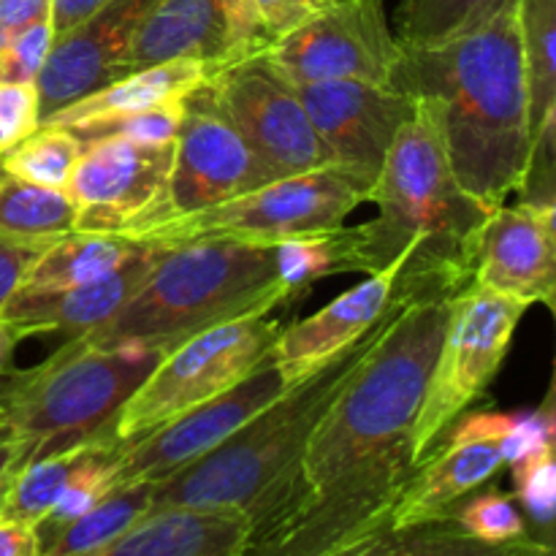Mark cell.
<instances>
[{"instance_id":"ee69618b","label":"cell","mask_w":556,"mask_h":556,"mask_svg":"<svg viewBox=\"0 0 556 556\" xmlns=\"http://www.w3.org/2000/svg\"><path fill=\"white\" fill-rule=\"evenodd\" d=\"M0 556H38L36 527L0 519Z\"/></svg>"},{"instance_id":"f6af8a7d","label":"cell","mask_w":556,"mask_h":556,"mask_svg":"<svg viewBox=\"0 0 556 556\" xmlns=\"http://www.w3.org/2000/svg\"><path fill=\"white\" fill-rule=\"evenodd\" d=\"M22 340H25V331L0 318V378L14 369V351Z\"/></svg>"},{"instance_id":"e575fe53","label":"cell","mask_w":556,"mask_h":556,"mask_svg":"<svg viewBox=\"0 0 556 556\" xmlns=\"http://www.w3.org/2000/svg\"><path fill=\"white\" fill-rule=\"evenodd\" d=\"M41 128L36 81H0V155Z\"/></svg>"},{"instance_id":"bcb514c9","label":"cell","mask_w":556,"mask_h":556,"mask_svg":"<svg viewBox=\"0 0 556 556\" xmlns=\"http://www.w3.org/2000/svg\"><path fill=\"white\" fill-rule=\"evenodd\" d=\"M3 174H5V172H3V168H0V177H3Z\"/></svg>"},{"instance_id":"ba28073f","label":"cell","mask_w":556,"mask_h":556,"mask_svg":"<svg viewBox=\"0 0 556 556\" xmlns=\"http://www.w3.org/2000/svg\"><path fill=\"white\" fill-rule=\"evenodd\" d=\"M280 329L282 326L266 315H250L172 348L119 407L112 424L114 445L125 451L163 424L242 383L271 356Z\"/></svg>"},{"instance_id":"f1b7e54d","label":"cell","mask_w":556,"mask_h":556,"mask_svg":"<svg viewBox=\"0 0 556 556\" xmlns=\"http://www.w3.org/2000/svg\"><path fill=\"white\" fill-rule=\"evenodd\" d=\"M519 0H402L396 11V41L402 47L445 41L483 27Z\"/></svg>"},{"instance_id":"7a4b0ae2","label":"cell","mask_w":556,"mask_h":556,"mask_svg":"<svg viewBox=\"0 0 556 556\" xmlns=\"http://www.w3.org/2000/svg\"><path fill=\"white\" fill-rule=\"evenodd\" d=\"M413 101L416 109L394 136L375 182L378 215L340 226L331 237L340 271L375 275L407 255L396 286L400 299H451L472 282L483 226L494 210L456 179L432 101Z\"/></svg>"},{"instance_id":"3957f363","label":"cell","mask_w":556,"mask_h":556,"mask_svg":"<svg viewBox=\"0 0 556 556\" xmlns=\"http://www.w3.org/2000/svg\"><path fill=\"white\" fill-rule=\"evenodd\" d=\"M391 87L432 101L451 166L472 199L497 210L519 193L532 152L519 3L462 36L402 47Z\"/></svg>"},{"instance_id":"83f0119b","label":"cell","mask_w":556,"mask_h":556,"mask_svg":"<svg viewBox=\"0 0 556 556\" xmlns=\"http://www.w3.org/2000/svg\"><path fill=\"white\" fill-rule=\"evenodd\" d=\"M76 231V206L65 190L0 177V233L16 242L52 248Z\"/></svg>"},{"instance_id":"d6986e66","label":"cell","mask_w":556,"mask_h":556,"mask_svg":"<svg viewBox=\"0 0 556 556\" xmlns=\"http://www.w3.org/2000/svg\"><path fill=\"white\" fill-rule=\"evenodd\" d=\"M161 255L163 248L141 244L139 253L101 280L60 291H14V296L0 307V318L25 331V337L52 331L65 337L87 334L106 324L144 286Z\"/></svg>"},{"instance_id":"e0dca14e","label":"cell","mask_w":556,"mask_h":556,"mask_svg":"<svg viewBox=\"0 0 556 556\" xmlns=\"http://www.w3.org/2000/svg\"><path fill=\"white\" fill-rule=\"evenodd\" d=\"M407 264V255L396 258L386 269L367 275V280L340 293L334 302L320 307L309 318L286 326L271 345V362L280 369L288 386L302 383L324 364L345 353L358 340L369 334L391 309L407 304L400 299V271Z\"/></svg>"},{"instance_id":"52a82bcc","label":"cell","mask_w":556,"mask_h":556,"mask_svg":"<svg viewBox=\"0 0 556 556\" xmlns=\"http://www.w3.org/2000/svg\"><path fill=\"white\" fill-rule=\"evenodd\" d=\"M372 193L375 182L331 163L315 172L271 179L206 210L157 220L130 239L163 250L204 239L248 244L299 242L337 231L358 204L372 201Z\"/></svg>"},{"instance_id":"d4e9b609","label":"cell","mask_w":556,"mask_h":556,"mask_svg":"<svg viewBox=\"0 0 556 556\" xmlns=\"http://www.w3.org/2000/svg\"><path fill=\"white\" fill-rule=\"evenodd\" d=\"M532 150L556 144V0H519Z\"/></svg>"},{"instance_id":"277c9868","label":"cell","mask_w":556,"mask_h":556,"mask_svg":"<svg viewBox=\"0 0 556 556\" xmlns=\"http://www.w3.org/2000/svg\"><path fill=\"white\" fill-rule=\"evenodd\" d=\"M288 307L277 244L204 239L163 250L144 286L103 326L79 334L92 348L172 351L190 337Z\"/></svg>"},{"instance_id":"d590c367","label":"cell","mask_w":556,"mask_h":556,"mask_svg":"<svg viewBox=\"0 0 556 556\" xmlns=\"http://www.w3.org/2000/svg\"><path fill=\"white\" fill-rule=\"evenodd\" d=\"M217 3H220L223 16H226L228 30V58L220 68L239 63V60L255 58V54L269 49L271 38L266 36L255 0H217Z\"/></svg>"},{"instance_id":"4316f807","label":"cell","mask_w":556,"mask_h":556,"mask_svg":"<svg viewBox=\"0 0 556 556\" xmlns=\"http://www.w3.org/2000/svg\"><path fill=\"white\" fill-rule=\"evenodd\" d=\"M155 481L128 483L103 494L87 514L38 543V556H98L150 514Z\"/></svg>"},{"instance_id":"8d00e7d4","label":"cell","mask_w":556,"mask_h":556,"mask_svg":"<svg viewBox=\"0 0 556 556\" xmlns=\"http://www.w3.org/2000/svg\"><path fill=\"white\" fill-rule=\"evenodd\" d=\"M185 112H188V98L157 103V106L119 119L103 134H119L125 139L141 141V144H174L179 128H182Z\"/></svg>"},{"instance_id":"60d3db41","label":"cell","mask_w":556,"mask_h":556,"mask_svg":"<svg viewBox=\"0 0 556 556\" xmlns=\"http://www.w3.org/2000/svg\"><path fill=\"white\" fill-rule=\"evenodd\" d=\"M43 16H49V0H0V52Z\"/></svg>"},{"instance_id":"1f68e13d","label":"cell","mask_w":556,"mask_h":556,"mask_svg":"<svg viewBox=\"0 0 556 556\" xmlns=\"http://www.w3.org/2000/svg\"><path fill=\"white\" fill-rule=\"evenodd\" d=\"M514 467L516 494L514 500L530 521L535 525V541L552 543L554 514H556V467H554V445L538 448L519 459Z\"/></svg>"},{"instance_id":"44dd1931","label":"cell","mask_w":556,"mask_h":556,"mask_svg":"<svg viewBox=\"0 0 556 556\" xmlns=\"http://www.w3.org/2000/svg\"><path fill=\"white\" fill-rule=\"evenodd\" d=\"M204 81V63H199V60H168V63L119 76V79L76 98L68 106L43 117L41 125H58V128L81 136V139H92V136H101L103 130H109L114 123L130 117V114H139L144 109L157 106V103L188 98Z\"/></svg>"},{"instance_id":"30bf717a","label":"cell","mask_w":556,"mask_h":556,"mask_svg":"<svg viewBox=\"0 0 556 556\" xmlns=\"http://www.w3.org/2000/svg\"><path fill=\"white\" fill-rule=\"evenodd\" d=\"M204 90L271 179L331 166L296 87L264 52L206 74Z\"/></svg>"},{"instance_id":"5b68a950","label":"cell","mask_w":556,"mask_h":556,"mask_svg":"<svg viewBox=\"0 0 556 556\" xmlns=\"http://www.w3.org/2000/svg\"><path fill=\"white\" fill-rule=\"evenodd\" d=\"M405 307V304H402ZM402 307L391 309L364 340L348 348L337 358L288 386L286 394L244 421L231 438L217 448L182 467L174 476L155 481L150 510L163 508H199V510H237L244 519L255 516L275 483L288 472L307 445L315 424L324 418L331 402L340 396L375 342L380 340L389 320Z\"/></svg>"},{"instance_id":"484cf974","label":"cell","mask_w":556,"mask_h":556,"mask_svg":"<svg viewBox=\"0 0 556 556\" xmlns=\"http://www.w3.org/2000/svg\"><path fill=\"white\" fill-rule=\"evenodd\" d=\"M139 250L141 242L119 233L74 231L38 255L16 291H60L101 280Z\"/></svg>"},{"instance_id":"ac0fdd59","label":"cell","mask_w":556,"mask_h":556,"mask_svg":"<svg viewBox=\"0 0 556 556\" xmlns=\"http://www.w3.org/2000/svg\"><path fill=\"white\" fill-rule=\"evenodd\" d=\"M152 3L155 0H112L74 30L54 38L47 65L36 81L41 119L128 74V43Z\"/></svg>"},{"instance_id":"8992f818","label":"cell","mask_w":556,"mask_h":556,"mask_svg":"<svg viewBox=\"0 0 556 556\" xmlns=\"http://www.w3.org/2000/svg\"><path fill=\"white\" fill-rule=\"evenodd\" d=\"M166 351L92 348L68 337L38 367L11 369L0 386V427L27 448V462L76 445L114 443L112 424Z\"/></svg>"},{"instance_id":"7c38bea8","label":"cell","mask_w":556,"mask_h":556,"mask_svg":"<svg viewBox=\"0 0 556 556\" xmlns=\"http://www.w3.org/2000/svg\"><path fill=\"white\" fill-rule=\"evenodd\" d=\"M400 52L383 0H329L318 14L275 38L264 54L291 85H391Z\"/></svg>"},{"instance_id":"d6a6232c","label":"cell","mask_w":556,"mask_h":556,"mask_svg":"<svg viewBox=\"0 0 556 556\" xmlns=\"http://www.w3.org/2000/svg\"><path fill=\"white\" fill-rule=\"evenodd\" d=\"M454 519L459 521L462 530L483 543H510L530 535L514 494H503L497 489L462 500L454 508Z\"/></svg>"},{"instance_id":"8fae6325","label":"cell","mask_w":556,"mask_h":556,"mask_svg":"<svg viewBox=\"0 0 556 556\" xmlns=\"http://www.w3.org/2000/svg\"><path fill=\"white\" fill-rule=\"evenodd\" d=\"M174 144H141L119 134L85 139L65 193L76 206V231L134 237L172 215L168 177Z\"/></svg>"},{"instance_id":"2e32d148","label":"cell","mask_w":556,"mask_h":556,"mask_svg":"<svg viewBox=\"0 0 556 556\" xmlns=\"http://www.w3.org/2000/svg\"><path fill=\"white\" fill-rule=\"evenodd\" d=\"M556 206H497L483 226L472 282L556 313Z\"/></svg>"},{"instance_id":"7402d4cb","label":"cell","mask_w":556,"mask_h":556,"mask_svg":"<svg viewBox=\"0 0 556 556\" xmlns=\"http://www.w3.org/2000/svg\"><path fill=\"white\" fill-rule=\"evenodd\" d=\"M250 525L237 510H150L98 556H244Z\"/></svg>"},{"instance_id":"6da1fadb","label":"cell","mask_w":556,"mask_h":556,"mask_svg":"<svg viewBox=\"0 0 556 556\" xmlns=\"http://www.w3.org/2000/svg\"><path fill=\"white\" fill-rule=\"evenodd\" d=\"M451 299L407 302L250 519L244 556H329L389 525Z\"/></svg>"},{"instance_id":"b9f144b4","label":"cell","mask_w":556,"mask_h":556,"mask_svg":"<svg viewBox=\"0 0 556 556\" xmlns=\"http://www.w3.org/2000/svg\"><path fill=\"white\" fill-rule=\"evenodd\" d=\"M112 0H49V22H52L54 38L74 30L76 25L90 20L92 14H98Z\"/></svg>"},{"instance_id":"74e56055","label":"cell","mask_w":556,"mask_h":556,"mask_svg":"<svg viewBox=\"0 0 556 556\" xmlns=\"http://www.w3.org/2000/svg\"><path fill=\"white\" fill-rule=\"evenodd\" d=\"M519 413H462L445 432L443 445H465V443H500L514 432ZM440 445V448H443ZM438 448V451H440Z\"/></svg>"},{"instance_id":"ab89813d","label":"cell","mask_w":556,"mask_h":556,"mask_svg":"<svg viewBox=\"0 0 556 556\" xmlns=\"http://www.w3.org/2000/svg\"><path fill=\"white\" fill-rule=\"evenodd\" d=\"M326 3L329 0H255L261 22H264V30L271 41L286 36L288 30L302 25L313 14H318Z\"/></svg>"},{"instance_id":"5bb4252c","label":"cell","mask_w":556,"mask_h":556,"mask_svg":"<svg viewBox=\"0 0 556 556\" xmlns=\"http://www.w3.org/2000/svg\"><path fill=\"white\" fill-rule=\"evenodd\" d=\"M266 182H271V177L215 106L204 85L190 92L188 112L174 141L168 217L223 204Z\"/></svg>"},{"instance_id":"f35d334b","label":"cell","mask_w":556,"mask_h":556,"mask_svg":"<svg viewBox=\"0 0 556 556\" xmlns=\"http://www.w3.org/2000/svg\"><path fill=\"white\" fill-rule=\"evenodd\" d=\"M43 250H47L43 244L16 242V239L0 233V307L14 296V291L25 280L27 269L36 264Z\"/></svg>"},{"instance_id":"9c48e42d","label":"cell","mask_w":556,"mask_h":556,"mask_svg":"<svg viewBox=\"0 0 556 556\" xmlns=\"http://www.w3.org/2000/svg\"><path fill=\"white\" fill-rule=\"evenodd\" d=\"M530 304L470 282L451 296L448 324L413 427V465L443 445L451 424L486 394Z\"/></svg>"},{"instance_id":"836d02e7","label":"cell","mask_w":556,"mask_h":556,"mask_svg":"<svg viewBox=\"0 0 556 556\" xmlns=\"http://www.w3.org/2000/svg\"><path fill=\"white\" fill-rule=\"evenodd\" d=\"M54 30L49 16L25 27L9 47L0 52V81H38L49 52H52Z\"/></svg>"},{"instance_id":"4fadbf2b","label":"cell","mask_w":556,"mask_h":556,"mask_svg":"<svg viewBox=\"0 0 556 556\" xmlns=\"http://www.w3.org/2000/svg\"><path fill=\"white\" fill-rule=\"evenodd\" d=\"M286 391L288 383L269 356L242 383L119 451L112 467V489L139 481H163L182 467L193 465Z\"/></svg>"},{"instance_id":"603a6c76","label":"cell","mask_w":556,"mask_h":556,"mask_svg":"<svg viewBox=\"0 0 556 556\" xmlns=\"http://www.w3.org/2000/svg\"><path fill=\"white\" fill-rule=\"evenodd\" d=\"M503 465V451L497 443L443 445L413 472L391 510L389 527L451 516L467 494L492 481Z\"/></svg>"},{"instance_id":"9a60e30c","label":"cell","mask_w":556,"mask_h":556,"mask_svg":"<svg viewBox=\"0 0 556 556\" xmlns=\"http://www.w3.org/2000/svg\"><path fill=\"white\" fill-rule=\"evenodd\" d=\"M293 87L331 163L378 182L394 136L410 119L416 101L391 85L367 81H313Z\"/></svg>"},{"instance_id":"4dcf8cb0","label":"cell","mask_w":556,"mask_h":556,"mask_svg":"<svg viewBox=\"0 0 556 556\" xmlns=\"http://www.w3.org/2000/svg\"><path fill=\"white\" fill-rule=\"evenodd\" d=\"M90 445H76V448L27 462L16 472L14 481H11L9 494H5L3 505H0V519L22 521V525L36 527L52 510L54 500L60 497V492H63L71 472L79 465L81 454Z\"/></svg>"},{"instance_id":"ffe728a7","label":"cell","mask_w":556,"mask_h":556,"mask_svg":"<svg viewBox=\"0 0 556 556\" xmlns=\"http://www.w3.org/2000/svg\"><path fill=\"white\" fill-rule=\"evenodd\" d=\"M226 58L228 30L217 0H155L136 25L125 71L134 74L168 60H199L212 74Z\"/></svg>"},{"instance_id":"f546056e","label":"cell","mask_w":556,"mask_h":556,"mask_svg":"<svg viewBox=\"0 0 556 556\" xmlns=\"http://www.w3.org/2000/svg\"><path fill=\"white\" fill-rule=\"evenodd\" d=\"M81 150H85L81 136L58 128V125H41L27 139L0 155V168L22 182L65 190Z\"/></svg>"},{"instance_id":"7bdbcfd3","label":"cell","mask_w":556,"mask_h":556,"mask_svg":"<svg viewBox=\"0 0 556 556\" xmlns=\"http://www.w3.org/2000/svg\"><path fill=\"white\" fill-rule=\"evenodd\" d=\"M27 465V448L9 432L0 427V505H3L5 494H9L11 481L16 472Z\"/></svg>"},{"instance_id":"cb8c5ba5","label":"cell","mask_w":556,"mask_h":556,"mask_svg":"<svg viewBox=\"0 0 556 556\" xmlns=\"http://www.w3.org/2000/svg\"><path fill=\"white\" fill-rule=\"evenodd\" d=\"M329 556H554V546L532 535L510 543L476 541L451 514L418 525H386Z\"/></svg>"}]
</instances>
